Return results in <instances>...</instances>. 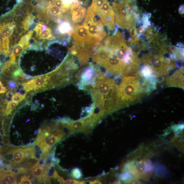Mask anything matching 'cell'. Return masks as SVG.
Masks as SVG:
<instances>
[{"instance_id":"16","label":"cell","mask_w":184,"mask_h":184,"mask_svg":"<svg viewBox=\"0 0 184 184\" xmlns=\"http://www.w3.org/2000/svg\"><path fill=\"white\" fill-rule=\"evenodd\" d=\"M15 26V23L13 22L4 23L2 25L0 24V30L5 36L9 39L13 35Z\"/></svg>"},{"instance_id":"41","label":"cell","mask_w":184,"mask_h":184,"mask_svg":"<svg viewBox=\"0 0 184 184\" xmlns=\"http://www.w3.org/2000/svg\"><path fill=\"white\" fill-rule=\"evenodd\" d=\"M0 135L2 137H4L6 136L5 134V131L4 129L3 128L0 129Z\"/></svg>"},{"instance_id":"36","label":"cell","mask_w":184,"mask_h":184,"mask_svg":"<svg viewBox=\"0 0 184 184\" xmlns=\"http://www.w3.org/2000/svg\"><path fill=\"white\" fill-rule=\"evenodd\" d=\"M45 159H43L42 158H41V159L39 160L38 163V164L36 166L40 167L42 168H44V169H45Z\"/></svg>"},{"instance_id":"21","label":"cell","mask_w":184,"mask_h":184,"mask_svg":"<svg viewBox=\"0 0 184 184\" xmlns=\"http://www.w3.org/2000/svg\"><path fill=\"white\" fill-rule=\"evenodd\" d=\"M34 32L32 31L29 32L26 35L22 37L20 40L19 41L18 44H21L26 49L30 46V40L32 37Z\"/></svg>"},{"instance_id":"5","label":"cell","mask_w":184,"mask_h":184,"mask_svg":"<svg viewBox=\"0 0 184 184\" xmlns=\"http://www.w3.org/2000/svg\"><path fill=\"white\" fill-rule=\"evenodd\" d=\"M142 60L150 67L156 78L165 76L176 67L173 59L161 55L148 54L143 56Z\"/></svg>"},{"instance_id":"31","label":"cell","mask_w":184,"mask_h":184,"mask_svg":"<svg viewBox=\"0 0 184 184\" xmlns=\"http://www.w3.org/2000/svg\"><path fill=\"white\" fill-rule=\"evenodd\" d=\"M29 176L26 175L22 176L21 180L19 184H32L31 180L29 178Z\"/></svg>"},{"instance_id":"32","label":"cell","mask_w":184,"mask_h":184,"mask_svg":"<svg viewBox=\"0 0 184 184\" xmlns=\"http://www.w3.org/2000/svg\"><path fill=\"white\" fill-rule=\"evenodd\" d=\"M28 159L27 160V162L31 166H36L39 162V160L35 158H30Z\"/></svg>"},{"instance_id":"44","label":"cell","mask_w":184,"mask_h":184,"mask_svg":"<svg viewBox=\"0 0 184 184\" xmlns=\"http://www.w3.org/2000/svg\"><path fill=\"white\" fill-rule=\"evenodd\" d=\"M39 130H37L35 131V132H34V133H35L36 135H38V134L39 133Z\"/></svg>"},{"instance_id":"42","label":"cell","mask_w":184,"mask_h":184,"mask_svg":"<svg viewBox=\"0 0 184 184\" xmlns=\"http://www.w3.org/2000/svg\"><path fill=\"white\" fill-rule=\"evenodd\" d=\"M179 12L180 14H183L184 12V6L183 5H181L179 9Z\"/></svg>"},{"instance_id":"17","label":"cell","mask_w":184,"mask_h":184,"mask_svg":"<svg viewBox=\"0 0 184 184\" xmlns=\"http://www.w3.org/2000/svg\"><path fill=\"white\" fill-rule=\"evenodd\" d=\"M15 175L10 173H4L0 174V184H17Z\"/></svg>"},{"instance_id":"18","label":"cell","mask_w":184,"mask_h":184,"mask_svg":"<svg viewBox=\"0 0 184 184\" xmlns=\"http://www.w3.org/2000/svg\"><path fill=\"white\" fill-rule=\"evenodd\" d=\"M31 169L32 176L39 181H43L44 177L45 175V171L44 168L35 166L32 167Z\"/></svg>"},{"instance_id":"14","label":"cell","mask_w":184,"mask_h":184,"mask_svg":"<svg viewBox=\"0 0 184 184\" xmlns=\"http://www.w3.org/2000/svg\"><path fill=\"white\" fill-rule=\"evenodd\" d=\"M9 39L5 36L0 30V52L8 55L10 54Z\"/></svg>"},{"instance_id":"9","label":"cell","mask_w":184,"mask_h":184,"mask_svg":"<svg viewBox=\"0 0 184 184\" xmlns=\"http://www.w3.org/2000/svg\"><path fill=\"white\" fill-rule=\"evenodd\" d=\"M49 74L41 76L22 83L24 89L27 92L33 90L40 91L47 90V86L49 80Z\"/></svg>"},{"instance_id":"8","label":"cell","mask_w":184,"mask_h":184,"mask_svg":"<svg viewBox=\"0 0 184 184\" xmlns=\"http://www.w3.org/2000/svg\"><path fill=\"white\" fill-rule=\"evenodd\" d=\"M98 15L100 17L101 22L108 29L111 30L115 29L114 11L107 1L103 5Z\"/></svg>"},{"instance_id":"33","label":"cell","mask_w":184,"mask_h":184,"mask_svg":"<svg viewBox=\"0 0 184 184\" xmlns=\"http://www.w3.org/2000/svg\"><path fill=\"white\" fill-rule=\"evenodd\" d=\"M14 94L13 91V90H10L8 91L6 93V100L9 102L12 101Z\"/></svg>"},{"instance_id":"46","label":"cell","mask_w":184,"mask_h":184,"mask_svg":"<svg viewBox=\"0 0 184 184\" xmlns=\"http://www.w3.org/2000/svg\"><path fill=\"white\" fill-rule=\"evenodd\" d=\"M0 112H1V111H0Z\"/></svg>"},{"instance_id":"10","label":"cell","mask_w":184,"mask_h":184,"mask_svg":"<svg viewBox=\"0 0 184 184\" xmlns=\"http://www.w3.org/2000/svg\"><path fill=\"white\" fill-rule=\"evenodd\" d=\"M168 87L184 89V69L181 68L168 77L166 80Z\"/></svg>"},{"instance_id":"29","label":"cell","mask_w":184,"mask_h":184,"mask_svg":"<svg viewBox=\"0 0 184 184\" xmlns=\"http://www.w3.org/2000/svg\"><path fill=\"white\" fill-rule=\"evenodd\" d=\"M25 95H22L16 93L14 94L13 99H12V101L18 103L19 104V103L22 102L25 98Z\"/></svg>"},{"instance_id":"34","label":"cell","mask_w":184,"mask_h":184,"mask_svg":"<svg viewBox=\"0 0 184 184\" xmlns=\"http://www.w3.org/2000/svg\"><path fill=\"white\" fill-rule=\"evenodd\" d=\"M17 84L16 82L13 80H10L8 82L7 86L9 89L10 90H13L16 88L17 86Z\"/></svg>"},{"instance_id":"39","label":"cell","mask_w":184,"mask_h":184,"mask_svg":"<svg viewBox=\"0 0 184 184\" xmlns=\"http://www.w3.org/2000/svg\"><path fill=\"white\" fill-rule=\"evenodd\" d=\"M90 184H102V183H101V182L100 181V180L97 179L94 180V181H90Z\"/></svg>"},{"instance_id":"24","label":"cell","mask_w":184,"mask_h":184,"mask_svg":"<svg viewBox=\"0 0 184 184\" xmlns=\"http://www.w3.org/2000/svg\"><path fill=\"white\" fill-rule=\"evenodd\" d=\"M18 103L12 101L9 102L7 106V109L5 112V116H8V115L11 114L12 112L14 109H16L18 106Z\"/></svg>"},{"instance_id":"25","label":"cell","mask_w":184,"mask_h":184,"mask_svg":"<svg viewBox=\"0 0 184 184\" xmlns=\"http://www.w3.org/2000/svg\"><path fill=\"white\" fill-rule=\"evenodd\" d=\"M25 50V49L23 46L18 44L14 47L13 53L16 57H19Z\"/></svg>"},{"instance_id":"37","label":"cell","mask_w":184,"mask_h":184,"mask_svg":"<svg viewBox=\"0 0 184 184\" xmlns=\"http://www.w3.org/2000/svg\"><path fill=\"white\" fill-rule=\"evenodd\" d=\"M65 183L68 184H82V182H79L77 180H74L71 178L68 179L65 181Z\"/></svg>"},{"instance_id":"20","label":"cell","mask_w":184,"mask_h":184,"mask_svg":"<svg viewBox=\"0 0 184 184\" xmlns=\"http://www.w3.org/2000/svg\"><path fill=\"white\" fill-rule=\"evenodd\" d=\"M106 1L107 0H92L90 9L95 15H99L101 7Z\"/></svg>"},{"instance_id":"19","label":"cell","mask_w":184,"mask_h":184,"mask_svg":"<svg viewBox=\"0 0 184 184\" xmlns=\"http://www.w3.org/2000/svg\"><path fill=\"white\" fill-rule=\"evenodd\" d=\"M24 158V149L22 148H17L14 150L13 159L15 164H18L22 162Z\"/></svg>"},{"instance_id":"22","label":"cell","mask_w":184,"mask_h":184,"mask_svg":"<svg viewBox=\"0 0 184 184\" xmlns=\"http://www.w3.org/2000/svg\"><path fill=\"white\" fill-rule=\"evenodd\" d=\"M58 30L60 33L62 34L68 33L70 34L73 29L70 23L65 22L60 24Z\"/></svg>"},{"instance_id":"28","label":"cell","mask_w":184,"mask_h":184,"mask_svg":"<svg viewBox=\"0 0 184 184\" xmlns=\"http://www.w3.org/2000/svg\"><path fill=\"white\" fill-rule=\"evenodd\" d=\"M71 175L74 178L78 179L82 176L81 171L80 168H74L71 171Z\"/></svg>"},{"instance_id":"1","label":"cell","mask_w":184,"mask_h":184,"mask_svg":"<svg viewBox=\"0 0 184 184\" xmlns=\"http://www.w3.org/2000/svg\"><path fill=\"white\" fill-rule=\"evenodd\" d=\"M83 90L87 91L92 95L93 101L92 109L106 115L117 110L118 84L114 79L106 77L100 70Z\"/></svg>"},{"instance_id":"26","label":"cell","mask_w":184,"mask_h":184,"mask_svg":"<svg viewBox=\"0 0 184 184\" xmlns=\"http://www.w3.org/2000/svg\"><path fill=\"white\" fill-rule=\"evenodd\" d=\"M55 164V163H53L46 170V177L49 179L54 177L55 173L56 171Z\"/></svg>"},{"instance_id":"2","label":"cell","mask_w":184,"mask_h":184,"mask_svg":"<svg viewBox=\"0 0 184 184\" xmlns=\"http://www.w3.org/2000/svg\"><path fill=\"white\" fill-rule=\"evenodd\" d=\"M93 55V61L116 77L137 74V71L129 65L119 54L110 36L104 38Z\"/></svg>"},{"instance_id":"43","label":"cell","mask_w":184,"mask_h":184,"mask_svg":"<svg viewBox=\"0 0 184 184\" xmlns=\"http://www.w3.org/2000/svg\"><path fill=\"white\" fill-rule=\"evenodd\" d=\"M5 145L4 142L2 141L0 142V147H3Z\"/></svg>"},{"instance_id":"30","label":"cell","mask_w":184,"mask_h":184,"mask_svg":"<svg viewBox=\"0 0 184 184\" xmlns=\"http://www.w3.org/2000/svg\"><path fill=\"white\" fill-rule=\"evenodd\" d=\"M25 172V169L23 168H12L9 172L15 175H18Z\"/></svg>"},{"instance_id":"3","label":"cell","mask_w":184,"mask_h":184,"mask_svg":"<svg viewBox=\"0 0 184 184\" xmlns=\"http://www.w3.org/2000/svg\"><path fill=\"white\" fill-rule=\"evenodd\" d=\"M120 79L118 85L117 109L138 102L145 93L138 74L122 77Z\"/></svg>"},{"instance_id":"13","label":"cell","mask_w":184,"mask_h":184,"mask_svg":"<svg viewBox=\"0 0 184 184\" xmlns=\"http://www.w3.org/2000/svg\"><path fill=\"white\" fill-rule=\"evenodd\" d=\"M63 13L61 9L56 6L51 1H49L46 9V13L47 15L61 18L63 17Z\"/></svg>"},{"instance_id":"11","label":"cell","mask_w":184,"mask_h":184,"mask_svg":"<svg viewBox=\"0 0 184 184\" xmlns=\"http://www.w3.org/2000/svg\"><path fill=\"white\" fill-rule=\"evenodd\" d=\"M71 18L74 24L80 23L85 20L87 10L84 7L80 4H73L70 7Z\"/></svg>"},{"instance_id":"23","label":"cell","mask_w":184,"mask_h":184,"mask_svg":"<svg viewBox=\"0 0 184 184\" xmlns=\"http://www.w3.org/2000/svg\"><path fill=\"white\" fill-rule=\"evenodd\" d=\"M34 18L32 15H28L23 20V28L25 30H28L29 27L33 23L34 21Z\"/></svg>"},{"instance_id":"35","label":"cell","mask_w":184,"mask_h":184,"mask_svg":"<svg viewBox=\"0 0 184 184\" xmlns=\"http://www.w3.org/2000/svg\"><path fill=\"white\" fill-rule=\"evenodd\" d=\"M54 178L55 179L57 180V181L61 184H65V180L63 179V177H60L59 175H58L57 172L56 171L55 173Z\"/></svg>"},{"instance_id":"27","label":"cell","mask_w":184,"mask_h":184,"mask_svg":"<svg viewBox=\"0 0 184 184\" xmlns=\"http://www.w3.org/2000/svg\"><path fill=\"white\" fill-rule=\"evenodd\" d=\"M34 152L35 151L34 146L27 147L24 149L25 158H29L32 157L33 156Z\"/></svg>"},{"instance_id":"12","label":"cell","mask_w":184,"mask_h":184,"mask_svg":"<svg viewBox=\"0 0 184 184\" xmlns=\"http://www.w3.org/2000/svg\"><path fill=\"white\" fill-rule=\"evenodd\" d=\"M36 33V36L39 39L52 40L54 38L52 31L49 27L46 26L42 22L37 24L34 29Z\"/></svg>"},{"instance_id":"45","label":"cell","mask_w":184,"mask_h":184,"mask_svg":"<svg viewBox=\"0 0 184 184\" xmlns=\"http://www.w3.org/2000/svg\"><path fill=\"white\" fill-rule=\"evenodd\" d=\"M1 147H0V148H1Z\"/></svg>"},{"instance_id":"40","label":"cell","mask_w":184,"mask_h":184,"mask_svg":"<svg viewBox=\"0 0 184 184\" xmlns=\"http://www.w3.org/2000/svg\"><path fill=\"white\" fill-rule=\"evenodd\" d=\"M5 164L3 160L0 159V169L2 168L5 166Z\"/></svg>"},{"instance_id":"4","label":"cell","mask_w":184,"mask_h":184,"mask_svg":"<svg viewBox=\"0 0 184 184\" xmlns=\"http://www.w3.org/2000/svg\"><path fill=\"white\" fill-rule=\"evenodd\" d=\"M115 23L122 29L133 28L137 18L135 11L137 10L134 0H121L113 4Z\"/></svg>"},{"instance_id":"15","label":"cell","mask_w":184,"mask_h":184,"mask_svg":"<svg viewBox=\"0 0 184 184\" xmlns=\"http://www.w3.org/2000/svg\"><path fill=\"white\" fill-rule=\"evenodd\" d=\"M69 124L73 133L83 131L85 127L88 126L86 123L84 119L77 120H71Z\"/></svg>"},{"instance_id":"6","label":"cell","mask_w":184,"mask_h":184,"mask_svg":"<svg viewBox=\"0 0 184 184\" xmlns=\"http://www.w3.org/2000/svg\"><path fill=\"white\" fill-rule=\"evenodd\" d=\"M95 15L90 8H88L87 10L86 16L84 22L87 23L88 26L90 37L99 44L102 40L106 36V33L102 22L96 19Z\"/></svg>"},{"instance_id":"38","label":"cell","mask_w":184,"mask_h":184,"mask_svg":"<svg viewBox=\"0 0 184 184\" xmlns=\"http://www.w3.org/2000/svg\"><path fill=\"white\" fill-rule=\"evenodd\" d=\"M7 88L3 86V84L2 83L1 80H0V94L5 93L7 92Z\"/></svg>"},{"instance_id":"7","label":"cell","mask_w":184,"mask_h":184,"mask_svg":"<svg viewBox=\"0 0 184 184\" xmlns=\"http://www.w3.org/2000/svg\"><path fill=\"white\" fill-rule=\"evenodd\" d=\"M70 35L73 38L74 45H80L86 43H90L97 47L99 45V44L96 43L90 37L88 31V26L85 22L82 25L75 27Z\"/></svg>"}]
</instances>
